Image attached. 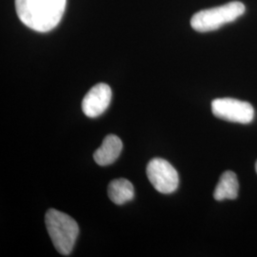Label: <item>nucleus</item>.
Masks as SVG:
<instances>
[{
    "label": "nucleus",
    "instance_id": "7",
    "mask_svg": "<svg viewBox=\"0 0 257 257\" xmlns=\"http://www.w3.org/2000/svg\"><path fill=\"white\" fill-rule=\"evenodd\" d=\"M122 148L121 139L114 135H109L104 138L101 146L94 152L93 159L98 165L112 164L119 157Z\"/></svg>",
    "mask_w": 257,
    "mask_h": 257
},
{
    "label": "nucleus",
    "instance_id": "4",
    "mask_svg": "<svg viewBox=\"0 0 257 257\" xmlns=\"http://www.w3.org/2000/svg\"><path fill=\"white\" fill-rule=\"evenodd\" d=\"M211 110L217 118L240 124H248L254 117L253 107L249 103L234 98L214 99L211 102Z\"/></svg>",
    "mask_w": 257,
    "mask_h": 257
},
{
    "label": "nucleus",
    "instance_id": "8",
    "mask_svg": "<svg viewBox=\"0 0 257 257\" xmlns=\"http://www.w3.org/2000/svg\"><path fill=\"white\" fill-rule=\"evenodd\" d=\"M239 183L237 176L230 171L225 172L221 175L219 182L213 193V197L217 201L226 199H235L238 195Z\"/></svg>",
    "mask_w": 257,
    "mask_h": 257
},
{
    "label": "nucleus",
    "instance_id": "2",
    "mask_svg": "<svg viewBox=\"0 0 257 257\" xmlns=\"http://www.w3.org/2000/svg\"><path fill=\"white\" fill-rule=\"evenodd\" d=\"M45 224L55 249L62 255H69L79 233L76 221L67 213L50 209L45 215Z\"/></svg>",
    "mask_w": 257,
    "mask_h": 257
},
{
    "label": "nucleus",
    "instance_id": "6",
    "mask_svg": "<svg viewBox=\"0 0 257 257\" xmlns=\"http://www.w3.org/2000/svg\"><path fill=\"white\" fill-rule=\"evenodd\" d=\"M110 100L111 90L110 86L105 83L96 84L83 98V112L88 117H97L108 109Z\"/></svg>",
    "mask_w": 257,
    "mask_h": 257
},
{
    "label": "nucleus",
    "instance_id": "9",
    "mask_svg": "<svg viewBox=\"0 0 257 257\" xmlns=\"http://www.w3.org/2000/svg\"><path fill=\"white\" fill-rule=\"evenodd\" d=\"M108 195L114 204L123 205L135 197V189L128 179L118 178L109 184Z\"/></svg>",
    "mask_w": 257,
    "mask_h": 257
},
{
    "label": "nucleus",
    "instance_id": "3",
    "mask_svg": "<svg viewBox=\"0 0 257 257\" xmlns=\"http://www.w3.org/2000/svg\"><path fill=\"white\" fill-rule=\"evenodd\" d=\"M245 10L243 3L232 1L219 7L203 10L194 14L191 19V25L193 30L199 33L211 32L238 19L245 13Z\"/></svg>",
    "mask_w": 257,
    "mask_h": 257
},
{
    "label": "nucleus",
    "instance_id": "10",
    "mask_svg": "<svg viewBox=\"0 0 257 257\" xmlns=\"http://www.w3.org/2000/svg\"><path fill=\"white\" fill-rule=\"evenodd\" d=\"M255 170H256V173H257V161H256V163H255Z\"/></svg>",
    "mask_w": 257,
    "mask_h": 257
},
{
    "label": "nucleus",
    "instance_id": "5",
    "mask_svg": "<svg viewBox=\"0 0 257 257\" xmlns=\"http://www.w3.org/2000/svg\"><path fill=\"white\" fill-rule=\"evenodd\" d=\"M147 176L150 182L159 193L169 194L175 192L178 188V173L165 159H152L148 163Z\"/></svg>",
    "mask_w": 257,
    "mask_h": 257
},
{
    "label": "nucleus",
    "instance_id": "1",
    "mask_svg": "<svg viewBox=\"0 0 257 257\" xmlns=\"http://www.w3.org/2000/svg\"><path fill=\"white\" fill-rule=\"evenodd\" d=\"M67 0H16L19 19L39 33L55 29L63 17Z\"/></svg>",
    "mask_w": 257,
    "mask_h": 257
}]
</instances>
